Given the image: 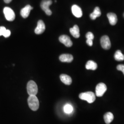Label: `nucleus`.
I'll use <instances>...</instances> for the list:
<instances>
[{
	"instance_id": "nucleus-14",
	"label": "nucleus",
	"mask_w": 124,
	"mask_h": 124,
	"mask_svg": "<svg viewBox=\"0 0 124 124\" xmlns=\"http://www.w3.org/2000/svg\"><path fill=\"white\" fill-rule=\"evenodd\" d=\"M107 17L109 22L112 25H115L117 22V17L115 13H108Z\"/></svg>"
},
{
	"instance_id": "nucleus-17",
	"label": "nucleus",
	"mask_w": 124,
	"mask_h": 124,
	"mask_svg": "<svg viewBox=\"0 0 124 124\" xmlns=\"http://www.w3.org/2000/svg\"><path fill=\"white\" fill-rule=\"evenodd\" d=\"M101 15V12L99 8L96 7L94 9L93 13L90 14V16L92 19L95 20L96 19V18L100 17Z\"/></svg>"
},
{
	"instance_id": "nucleus-16",
	"label": "nucleus",
	"mask_w": 124,
	"mask_h": 124,
	"mask_svg": "<svg viewBox=\"0 0 124 124\" xmlns=\"http://www.w3.org/2000/svg\"><path fill=\"white\" fill-rule=\"evenodd\" d=\"M97 68H98L97 64L92 60L88 61L87 62L85 65V68L88 70H95L97 69Z\"/></svg>"
},
{
	"instance_id": "nucleus-10",
	"label": "nucleus",
	"mask_w": 124,
	"mask_h": 124,
	"mask_svg": "<svg viewBox=\"0 0 124 124\" xmlns=\"http://www.w3.org/2000/svg\"><path fill=\"white\" fill-rule=\"evenodd\" d=\"M72 12L73 15L77 18H80L82 16V10L78 6L74 5L72 7Z\"/></svg>"
},
{
	"instance_id": "nucleus-3",
	"label": "nucleus",
	"mask_w": 124,
	"mask_h": 124,
	"mask_svg": "<svg viewBox=\"0 0 124 124\" xmlns=\"http://www.w3.org/2000/svg\"><path fill=\"white\" fill-rule=\"evenodd\" d=\"M27 90L30 96H36L38 93V87L36 82L33 80L29 81L27 85Z\"/></svg>"
},
{
	"instance_id": "nucleus-26",
	"label": "nucleus",
	"mask_w": 124,
	"mask_h": 124,
	"mask_svg": "<svg viewBox=\"0 0 124 124\" xmlns=\"http://www.w3.org/2000/svg\"><path fill=\"white\" fill-rule=\"evenodd\" d=\"M12 0H4L5 2L6 3H9L12 1Z\"/></svg>"
},
{
	"instance_id": "nucleus-19",
	"label": "nucleus",
	"mask_w": 124,
	"mask_h": 124,
	"mask_svg": "<svg viewBox=\"0 0 124 124\" xmlns=\"http://www.w3.org/2000/svg\"><path fill=\"white\" fill-rule=\"evenodd\" d=\"M114 58L118 61H122L124 60V55L120 50H118L115 52Z\"/></svg>"
},
{
	"instance_id": "nucleus-12",
	"label": "nucleus",
	"mask_w": 124,
	"mask_h": 124,
	"mask_svg": "<svg viewBox=\"0 0 124 124\" xmlns=\"http://www.w3.org/2000/svg\"><path fill=\"white\" fill-rule=\"evenodd\" d=\"M59 60L62 62H71L73 60V57L70 54H63L60 56Z\"/></svg>"
},
{
	"instance_id": "nucleus-21",
	"label": "nucleus",
	"mask_w": 124,
	"mask_h": 124,
	"mask_svg": "<svg viewBox=\"0 0 124 124\" xmlns=\"http://www.w3.org/2000/svg\"><path fill=\"white\" fill-rule=\"evenodd\" d=\"M86 38L87 39V40H93L94 38V35L93 34V33L91 32H89L86 34Z\"/></svg>"
},
{
	"instance_id": "nucleus-25",
	"label": "nucleus",
	"mask_w": 124,
	"mask_h": 124,
	"mask_svg": "<svg viewBox=\"0 0 124 124\" xmlns=\"http://www.w3.org/2000/svg\"><path fill=\"white\" fill-rule=\"evenodd\" d=\"M86 43L89 46H92L93 45V40H86Z\"/></svg>"
},
{
	"instance_id": "nucleus-18",
	"label": "nucleus",
	"mask_w": 124,
	"mask_h": 124,
	"mask_svg": "<svg viewBox=\"0 0 124 124\" xmlns=\"http://www.w3.org/2000/svg\"><path fill=\"white\" fill-rule=\"evenodd\" d=\"M114 115L111 112H108L104 115V120L107 124H109L114 120Z\"/></svg>"
},
{
	"instance_id": "nucleus-20",
	"label": "nucleus",
	"mask_w": 124,
	"mask_h": 124,
	"mask_svg": "<svg viewBox=\"0 0 124 124\" xmlns=\"http://www.w3.org/2000/svg\"><path fill=\"white\" fill-rule=\"evenodd\" d=\"M64 111L66 114H70L72 112L73 110V107L70 104H67L64 107Z\"/></svg>"
},
{
	"instance_id": "nucleus-8",
	"label": "nucleus",
	"mask_w": 124,
	"mask_h": 124,
	"mask_svg": "<svg viewBox=\"0 0 124 124\" xmlns=\"http://www.w3.org/2000/svg\"><path fill=\"white\" fill-rule=\"evenodd\" d=\"M59 40L67 47H71L73 45L72 41L69 36L66 35H62L59 38Z\"/></svg>"
},
{
	"instance_id": "nucleus-4",
	"label": "nucleus",
	"mask_w": 124,
	"mask_h": 124,
	"mask_svg": "<svg viewBox=\"0 0 124 124\" xmlns=\"http://www.w3.org/2000/svg\"><path fill=\"white\" fill-rule=\"evenodd\" d=\"M52 1L51 0H43L40 4V7L45 13L47 15H51L52 12L49 9V7L52 4Z\"/></svg>"
},
{
	"instance_id": "nucleus-24",
	"label": "nucleus",
	"mask_w": 124,
	"mask_h": 124,
	"mask_svg": "<svg viewBox=\"0 0 124 124\" xmlns=\"http://www.w3.org/2000/svg\"><path fill=\"white\" fill-rule=\"evenodd\" d=\"M7 29L4 26H0V36H3L4 33L5 31Z\"/></svg>"
},
{
	"instance_id": "nucleus-5",
	"label": "nucleus",
	"mask_w": 124,
	"mask_h": 124,
	"mask_svg": "<svg viewBox=\"0 0 124 124\" xmlns=\"http://www.w3.org/2000/svg\"><path fill=\"white\" fill-rule=\"evenodd\" d=\"M3 12L5 17L7 20L9 21H13L15 18V14L13 10L9 7H5Z\"/></svg>"
},
{
	"instance_id": "nucleus-6",
	"label": "nucleus",
	"mask_w": 124,
	"mask_h": 124,
	"mask_svg": "<svg viewBox=\"0 0 124 124\" xmlns=\"http://www.w3.org/2000/svg\"><path fill=\"white\" fill-rule=\"evenodd\" d=\"M106 85L103 83H100L97 85L96 87V95L97 97H101L103 96L104 93L107 91Z\"/></svg>"
},
{
	"instance_id": "nucleus-2",
	"label": "nucleus",
	"mask_w": 124,
	"mask_h": 124,
	"mask_svg": "<svg viewBox=\"0 0 124 124\" xmlns=\"http://www.w3.org/2000/svg\"><path fill=\"white\" fill-rule=\"evenodd\" d=\"M79 98L81 100L86 101L89 103H91L95 101L96 96L93 92H88L80 93Z\"/></svg>"
},
{
	"instance_id": "nucleus-9",
	"label": "nucleus",
	"mask_w": 124,
	"mask_h": 124,
	"mask_svg": "<svg viewBox=\"0 0 124 124\" xmlns=\"http://www.w3.org/2000/svg\"><path fill=\"white\" fill-rule=\"evenodd\" d=\"M45 25L42 20H39L37 23V26L35 30V33L37 35L42 34L45 31Z\"/></svg>"
},
{
	"instance_id": "nucleus-1",
	"label": "nucleus",
	"mask_w": 124,
	"mask_h": 124,
	"mask_svg": "<svg viewBox=\"0 0 124 124\" xmlns=\"http://www.w3.org/2000/svg\"><path fill=\"white\" fill-rule=\"evenodd\" d=\"M28 105L33 111H36L39 107V102L36 96H30L28 99Z\"/></svg>"
},
{
	"instance_id": "nucleus-15",
	"label": "nucleus",
	"mask_w": 124,
	"mask_h": 124,
	"mask_svg": "<svg viewBox=\"0 0 124 124\" xmlns=\"http://www.w3.org/2000/svg\"><path fill=\"white\" fill-rule=\"evenodd\" d=\"M70 33L72 36L75 38H78L80 36V30L78 25H75L73 28L70 29Z\"/></svg>"
},
{
	"instance_id": "nucleus-23",
	"label": "nucleus",
	"mask_w": 124,
	"mask_h": 124,
	"mask_svg": "<svg viewBox=\"0 0 124 124\" xmlns=\"http://www.w3.org/2000/svg\"><path fill=\"white\" fill-rule=\"evenodd\" d=\"M11 35V31L8 30H6L5 31L4 33L3 34V36H4L5 38H8Z\"/></svg>"
},
{
	"instance_id": "nucleus-27",
	"label": "nucleus",
	"mask_w": 124,
	"mask_h": 124,
	"mask_svg": "<svg viewBox=\"0 0 124 124\" xmlns=\"http://www.w3.org/2000/svg\"></svg>"
},
{
	"instance_id": "nucleus-11",
	"label": "nucleus",
	"mask_w": 124,
	"mask_h": 124,
	"mask_svg": "<svg viewBox=\"0 0 124 124\" xmlns=\"http://www.w3.org/2000/svg\"><path fill=\"white\" fill-rule=\"evenodd\" d=\"M33 8V7L28 5L21 9L20 12V14L23 18H27L29 16L31 10H32Z\"/></svg>"
},
{
	"instance_id": "nucleus-22",
	"label": "nucleus",
	"mask_w": 124,
	"mask_h": 124,
	"mask_svg": "<svg viewBox=\"0 0 124 124\" xmlns=\"http://www.w3.org/2000/svg\"><path fill=\"white\" fill-rule=\"evenodd\" d=\"M117 69L119 71H122L124 75V65L120 64L117 66Z\"/></svg>"
},
{
	"instance_id": "nucleus-13",
	"label": "nucleus",
	"mask_w": 124,
	"mask_h": 124,
	"mask_svg": "<svg viewBox=\"0 0 124 124\" xmlns=\"http://www.w3.org/2000/svg\"><path fill=\"white\" fill-rule=\"evenodd\" d=\"M60 80L62 82L66 85H70L72 83V80L71 77L65 74H62L60 76Z\"/></svg>"
},
{
	"instance_id": "nucleus-7",
	"label": "nucleus",
	"mask_w": 124,
	"mask_h": 124,
	"mask_svg": "<svg viewBox=\"0 0 124 124\" xmlns=\"http://www.w3.org/2000/svg\"><path fill=\"white\" fill-rule=\"evenodd\" d=\"M101 45L102 47L105 50H108L111 47V42L109 37L107 36H102L101 39Z\"/></svg>"
}]
</instances>
